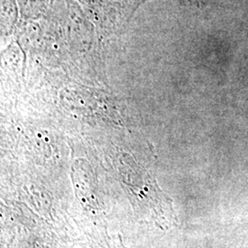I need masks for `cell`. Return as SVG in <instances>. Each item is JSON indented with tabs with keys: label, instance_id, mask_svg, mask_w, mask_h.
<instances>
[{
	"label": "cell",
	"instance_id": "6da1fadb",
	"mask_svg": "<svg viewBox=\"0 0 248 248\" xmlns=\"http://www.w3.org/2000/svg\"><path fill=\"white\" fill-rule=\"evenodd\" d=\"M118 173L121 181L126 186L134 206L137 208H149L157 216L164 219L173 218L174 211L172 201L160 189L155 180L149 173L131 161L128 155H124L118 165Z\"/></svg>",
	"mask_w": 248,
	"mask_h": 248
}]
</instances>
